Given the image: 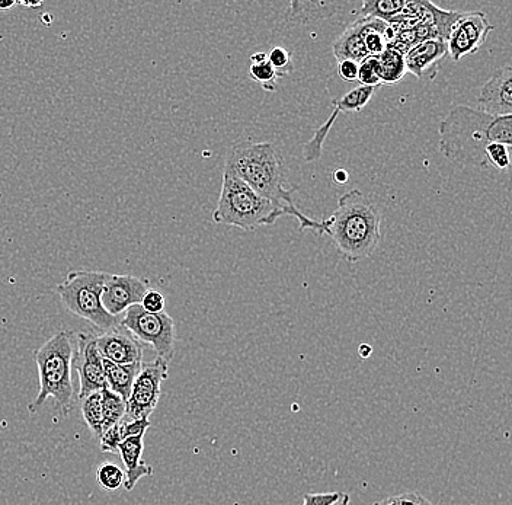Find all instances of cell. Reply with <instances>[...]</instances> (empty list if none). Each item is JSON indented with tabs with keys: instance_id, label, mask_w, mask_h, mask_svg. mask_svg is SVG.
I'll list each match as a JSON object with an SVG mask.
<instances>
[{
	"instance_id": "cell-1",
	"label": "cell",
	"mask_w": 512,
	"mask_h": 505,
	"mask_svg": "<svg viewBox=\"0 0 512 505\" xmlns=\"http://www.w3.org/2000/svg\"><path fill=\"white\" fill-rule=\"evenodd\" d=\"M224 169L248 184L256 194L271 201L284 216H293L299 222L300 232L312 229L319 233L320 220L310 219L294 204L293 194L299 188L286 187L284 158L272 143L239 140L230 147Z\"/></svg>"
},
{
	"instance_id": "cell-2",
	"label": "cell",
	"mask_w": 512,
	"mask_h": 505,
	"mask_svg": "<svg viewBox=\"0 0 512 505\" xmlns=\"http://www.w3.org/2000/svg\"><path fill=\"white\" fill-rule=\"evenodd\" d=\"M440 150L448 161L488 169L485 149L491 143L512 145V115H491L457 105L441 120Z\"/></svg>"
},
{
	"instance_id": "cell-3",
	"label": "cell",
	"mask_w": 512,
	"mask_h": 505,
	"mask_svg": "<svg viewBox=\"0 0 512 505\" xmlns=\"http://www.w3.org/2000/svg\"><path fill=\"white\" fill-rule=\"evenodd\" d=\"M382 214L360 190L342 194L332 216L320 220L319 235L332 239L350 264L370 258L382 241Z\"/></svg>"
},
{
	"instance_id": "cell-4",
	"label": "cell",
	"mask_w": 512,
	"mask_h": 505,
	"mask_svg": "<svg viewBox=\"0 0 512 505\" xmlns=\"http://www.w3.org/2000/svg\"><path fill=\"white\" fill-rule=\"evenodd\" d=\"M73 357L75 332L59 331L34 353L40 376V392L30 404V412H37L47 399L56 401L63 414H69L75 399L73 386Z\"/></svg>"
},
{
	"instance_id": "cell-5",
	"label": "cell",
	"mask_w": 512,
	"mask_h": 505,
	"mask_svg": "<svg viewBox=\"0 0 512 505\" xmlns=\"http://www.w3.org/2000/svg\"><path fill=\"white\" fill-rule=\"evenodd\" d=\"M280 217H284V213L271 201L256 194L235 174L223 169L222 191L213 213L214 223L252 232L261 226L274 225Z\"/></svg>"
},
{
	"instance_id": "cell-6",
	"label": "cell",
	"mask_w": 512,
	"mask_h": 505,
	"mask_svg": "<svg viewBox=\"0 0 512 505\" xmlns=\"http://www.w3.org/2000/svg\"><path fill=\"white\" fill-rule=\"evenodd\" d=\"M108 273L102 271L76 270L67 274L66 280L57 286V293L64 308L73 315L91 322L102 332L120 326L118 318L110 315L102 305V290Z\"/></svg>"
},
{
	"instance_id": "cell-7",
	"label": "cell",
	"mask_w": 512,
	"mask_h": 505,
	"mask_svg": "<svg viewBox=\"0 0 512 505\" xmlns=\"http://www.w3.org/2000/svg\"><path fill=\"white\" fill-rule=\"evenodd\" d=\"M121 328L130 332L139 343L152 345L159 359L169 363L175 353V322L166 312L149 313L140 305L124 312Z\"/></svg>"
},
{
	"instance_id": "cell-8",
	"label": "cell",
	"mask_w": 512,
	"mask_h": 505,
	"mask_svg": "<svg viewBox=\"0 0 512 505\" xmlns=\"http://www.w3.org/2000/svg\"><path fill=\"white\" fill-rule=\"evenodd\" d=\"M169 363L156 359L152 363L142 364L139 375L134 380L133 389L126 401L128 421L149 420L158 407L162 383L168 379Z\"/></svg>"
},
{
	"instance_id": "cell-9",
	"label": "cell",
	"mask_w": 512,
	"mask_h": 505,
	"mask_svg": "<svg viewBox=\"0 0 512 505\" xmlns=\"http://www.w3.org/2000/svg\"><path fill=\"white\" fill-rule=\"evenodd\" d=\"M96 335L88 332L75 334V357L73 370L79 373L78 399L82 401L92 393L107 388L105 382L104 363L96 348Z\"/></svg>"
},
{
	"instance_id": "cell-10",
	"label": "cell",
	"mask_w": 512,
	"mask_h": 505,
	"mask_svg": "<svg viewBox=\"0 0 512 505\" xmlns=\"http://www.w3.org/2000/svg\"><path fill=\"white\" fill-rule=\"evenodd\" d=\"M492 31H494V25L489 24V19L483 12L463 14L448 34L446 41L448 56L454 62H460L463 57L478 53Z\"/></svg>"
},
{
	"instance_id": "cell-11",
	"label": "cell",
	"mask_w": 512,
	"mask_h": 505,
	"mask_svg": "<svg viewBox=\"0 0 512 505\" xmlns=\"http://www.w3.org/2000/svg\"><path fill=\"white\" fill-rule=\"evenodd\" d=\"M149 289V281L144 278L108 274L102 290V305L110 315L118 318L131 306L140 305Z\"/></svg>"
},
{
	"instance_id": "cell-12",
	"label": "cell",
	"mask_w": 512,
	"mask_h": 505,
	"mask_svg": "<svg viewBox=\"0 0 512 505\" xmlns=\"http://www.w3.org/2000/svg\"><path fill=\"white\" fill-rule=\"evenodd\" d=\"M447 56L446 41L425 40L415 44L403 54L406 72L421 82H432L437 78L440 63Z\"/></svg>"
},
{
	"instance_id": "cell-13",
	"label": "cell",
	"mask_w": 512,
	"mask_h": 505,
	"mask_svg": "<svg viewBox=\"0 0 512 505\" xmlns=\"http://www.w3.org/2000/svg\"><path fill=\"white\" fill-rule=\"evenodd\" d=\"M96 348L102 359L115 364L143 363V347L126 329L117 326L96 335Z\"/></svg>"
},
{
	"instance_id": "cell-14",
	"label": "cell",
	"mask_w": 512,
	"mask_h": 505,
	"mask_svg": "<svg viewBox=\"0 0 512 505\" xmlns=\"http://www.w3.org/2000/svg\"><path fill=\"white\" fill-rule=\"evenodd\" d=\"M479 110L491 115H512V67L496 70L478 97Z\"/></svg>"
},
{
	"instance_id": "cell-15",
	"label": "cell",
	"mask_w": 512,
	"mask_h": 505,
	"mask_svg": "<svg viewBox=\"0 0 512 505\" xmlns=\"http://www.w3.org/2000/svg\"><path fill=\"white\" fill-rule=\"evenodd\" d=\"M144 450V434L139 436L128 437V439L121 441L118 446L121 460L126 466V481H124V488L127 491H133L134 487L139 484L140 479L144 476L153 475V468L147 465L143 460Z\"/></svg>"
},
{
	"instance_id": "cell-16",
	"label": "cell",
	"mask_w": 512,
	"mask_h": 505,
	"mask_svg": "<svg viewBox=\"0 0 512 505\" xmlns=\"http://www.w3.org/2000/svg\"><path fill=\"white\" fill-rule=\"evenodd\" d=\"M102 363H104L107 388L121 396L124 401H127L131 389H133L134 380L139 375L143 363L126 364V366H123V364H115L104 359H102Z\"/></svg>"
},
{
	"instance_id": "cell-17",
	"label": "cell",
	"mask_w": 512,
	"mask_h": 505,
	"mask_svg": "<svg viewBox=\"0 0 512 505\" xmlns=\"http://www.w3.org/2000/svg\"><path fill=\"white\" fill-rule=\"evenodd\" d=\"M332 51H334L335 59L338 62H341V60H352V62H357L360 65L363 60L370 57L366 46H364L357 21L336 38Z\"/></svg>"
},
{
	"instance_id": "cell-18",
	"label": "cell",
	"mask_w": 512,
	"mask_h": 505,
	"mask_svg": "<svg viewBox=\"0 0 512 505\" xmlns=\"http://www.w3.org/2000/svg\"><path fill=\"white\" fill-rule=\"evenodd\" d=\"M377 67L382 85H396L405 78L406 66L403 54L387 47L384 53L377 56Z\"/></svg>"
},
{
	"instance_id": "cell-19",
	"label": "cell",
	"mask_w": 512,
	"mask_h": 505,
	"mask_svg": "<svg viewBox=\"0 0 512 505\" xmlns=\"http://www.w3.org/2000/svg\"><path fill=\"white\" fill-rule=\"evenodd\" d=\"M101 395L102 428L107 431L115 425L123 423L124 417H126V401L108 388L102 389Z\"/></svg>"
},
{
	"instance_id": "cell-20",
	"label": "cell",
	"mask_w": 512,
	"mask_h": 505,
	"mask_svg": "<svg viewBox=\"0 0 512 505\" xmlns=\"http://www.w3.org/2000/svg\"><path fill=\"white\" fill-rule=\"evenodd\" d=\"M405 5V0H364L360 18L382 19L387 24L400 15Z\"/></svg>"
},
{
	"instance_id": "cell-21",
	"label": "cell",
	"mask_w": 512,
	"mask_h": 505,
	"mask_svg": "<svg viewBox=\"0 0 512 505\" xmlns=\"http://www.w3.org/2000/svg\"><path fill=\"white\" fill-rule=\"evenodd\" d=\"M376 89L371 88V86H357V88L347 92L344 97L334 99L332 105H334L335 110L339 111V114L358 113V111L366 108L368 102L374 97Z\"/></svg>"
},
{
	"instance_id": "cell-22",
	"label": "cell",
	"mask_w": 512,
	"mask_h": 505,
	"mask_svg": "<svg viewBox=\"0 0 512 505\" xmlns=\"http://www.w3.org/2000/svg\"><path fill=\"white\" fill-rule=\"evenodd\" d=\"M82 415L86 425L96 439H101L104 428H102V395L101 392L92 393L82 399Z\"/></svg>"
},
{
	"instance_id": "cell-23",
	"label": "cell",
	"mask_w": 512,
	"mask_h": 505,
	"mask_svg": "<svg viewBox=\"0 0 512 505\" xmlns=\"http://www.w3.org/2000/svg\"><path fill=\"white\" fill-rule=\"evenodd\" d=\"M124 481H126V473L115 463L105 462L96 469V482L104 491L115 492L124 487Z\"/></svg>"
},
{
	"instance_id": "cell-24",
	"label": "cell",
	"mask_w": 512,
	"mask_h": 505,
	"mask_svg": "<svg viewBox=\"0 0 512 505\" xmlns=\"http://www.w3.org/2000/svg\"><path fill=\"white\" fill-rule=\"evenodd\" d=\"M339 111L334 110V113L331 114L329 120L326 121L325 124L319 127L316 130L315 136L310 142H307L306 145L303 146V156L304 161L313 162L318 161L320 156L323 153V143H325L326 136H328L329 131H331V127L334 126L336 117H338Z\"/></svg>"
},
{
	"instance_id": "cell-25",
	"label": "cell",
	"mask_w": 512,
	"mask_h": 505,
	"mask_svg": "<svg viewBox=\"0 0 512 505\" xmlns=\"http://www.w3.org/2000/svg\"><path fill=\"white\" fill-rule=\"evenodd\" d=\"M249 75L256 83L262 86L267 92H274L277 89L278 75L272 69L268 59L261 60V62L252 63L249 69Z\"/></svg>"
},
{
	"instance_id": "cell-26",
	"label": "cell",
	"mask_w": 512,
	"mask_h": 505,
	"mask_svg": "<svg viewBox=\"0 0 512 505\" xmlns=\"http://www.w3.org/2000/svg\"><path fill=\"white\" fill-rule=\"evenodd\" d=\"M510 146L501 143H491L485 149V161L488 168H495L498 171H507L510 168Z\"/></svg>"
},
{
	"instance_id": "cell-27",
	"label": "cell",
	"mask_w": 512,
	"mask_h": 505,
	"mask_svg": "<svg viewBox=\"0 0 512 505\" xmlns=\"http://www.w3.org/2000/svg\"><path fill=\"white\" fill-rule=\"evenodd\" d=\"M267 59L272 69L277 73L278 78H284L294 70L293 57H291L290 51L284 49V47H274L267 54Z\"/></svg>"
},
{
	"instance_id": "cell-28",
	"label": "cell",
	"mask_w": 512,
	"mask_h": 505,
	"mask_svg": "<svg viewBox=\"0 0 512 505\" xmlns=\"http://www.w3.org/2000/svg\"><path fill=\"white\" fill-rule=\"evenodd\" d=\"M361 86H371V88H380L379 67H377V57H367L366 60L358 65V79Z\"/></svg>"
},
{
	"instance_id": "cell-29",
	"label": "cell",
	"mask_w": 512,
	"mask_h": 505,
	"mask_svg": "<svg viewBox=\"0 0 512 505\" xmlns=\"http://www.w3.org/2000/svg\"><path fill=\"white\" fill-rule=\"evenodd\" d=\"M347 492H322V494L304 495L303 505H350Z\"/></svg>"
},
{
	"instance_id": "cell-30",
	"label": "cell",
	"mask_w": 512,
	"mask_h": 505,
	"mask_svg": "<svg viewBox=\"0 0 512 505\" xmlns=\"http://www.w3.org/2000/svg\"><path fill=\"white\" fill-rule=\"evenodd\" d=\"M165 305V296H163L159 290L155 289L147 290L146 294H144L142 303H140V306L149 313L165 312Z\"/></svg>"
},
{
	"instance_id": "cell-31",
	"label": "cell",
	"mask_w": 512,
	"mask_h": 505,
	"mask_svg": "<svg viewBox=\"0 0 512 505\" xmlns=\"http://www.w3.org/2000/svg\"><path fill=\"white\" fill-rule=\"evenodd\" d=\"M99 441H101L102 452H118V446H120L121 441H123L120 434V424L115 425V427L110 428V430L104 431Z\"/></svg>"
},
{
	"instance_id": "cell-32",
	"label": "cell",
	"mask_w": 512,
	"mask_h": 505,
	"mask_svg": "<svg viewBox=\"0 0 512 505\" xmlns=\"http://www.w3.org/2000/svg\"><path fill=\"white\" fill-rule=\"evenodd\" d=\"M149 428V420L123 421V423L120 424L121 439L126 440L128 437L146 434V431L149 430Z\"/></svg>"
},
{
	"instance_id": "cell-33",
	"label": "cell",
	"mask_w": 512,
	"mask_h": 505,
	"mask_svg": "<svg viewBox=\"0 0 512 505\" xmlns=\"http://www.w3.org/2000/svg\"><path fill=\"white\" fill-rule=\"evenodd\" d=\"M338 75L342 81L357 82L358 63L352 62V60H341L338 62Z\"/></svg>"
},
{
	"instance_id": "cell-34",
	"label": "cell",
	"mask_w": 512,
	"mask_h": 505,
	"mask_svg": "<svg viewBox=\"0 0 512 505\" xmlns=\"http://www.w3.org/2000/svg\"><path fill=\"white\" fill-rule=\"evenodd\" d=\"M396 503H398V505H432L427 498L422 497V495L414 491L398 495V497H396Z\"/></svg>"
},
{
	"instance_id": "cell-35",
	"label": "cell",
	"mask_w": 512,
	"mask_h": 505,
	"mask_svg": "<svg viewBox=\"0 0 512 505\" xmlns=\"http://www.w3.org/2000/svg\"><path fill=\"white\" fill-rule=\"evenodd\" d=\"M348 180H350V174H348L345 169H336L334 172V181L336 184H347Z\"/></svg>"
},
{
	"instance_id": "cell-36",
	"label": "cell",
	"mask_w": 512,
	"mask_h": 505,
	"mask_svg": "<svg viewBox=\"0 0 512 505\" xmlns=\"http://www.w3.org/2000/svg\"><path fill=\"white\" fill-rule=\"evenodd\" d=\"M358 353H360L361 357H364V359H367V357H370V354L373 353V350H371L370 345L363 344V345H360V348H358Z\"/></svg>"
},
{
	"instance_id": "cell-37",
	"label": "cell",
	"mask_w": 512,
	"mask_h": 505,
	"mask_svg": "<svg viewBox=\"0 0 512 505\" xmlns=\"http://www.w3.org/2000/svg\"><path fill=\"white\" fill-rule=\"evenodd\" d=\"M16 5H18L16 2H0V11H9V9L15 8Z\"/></svg>"
},
{
	"instance_id": "cell-38",
	"label": "cell",
	"mask_w": 512,
	"mask_h": 505,
	"mask_svg": "<svg viewBox=\"0 0 512 505\" xmlns=\"http://www.w3.org/2000/svg\"><path fill=\"white\" fill-rule=\"evenodd\" d=\"M267 59V53H255L251 56V62H261V60Z\"/></svg>"
},
{
	"instance_id": "cell-39",
	"label": "cell",
	"mask_w": 512,
	"mask_h": 505,
	"mask_svg": "<svg viewBox=\"0 0 512 505\" xmlns=\"http://www.w3.org/2000/svg\"><path fill=\"white\" fill-rule=\"evenodd\" d=\"M374 505H398V503H396V497H389L384 498V500L379 501V503H376Z\"/></svg>"
},
{
	"instance_id": "cell-40",
	"label": "cell",
	"mask_w": 512,
	"mask_h": 505,
	"mask_svg": "<svg viewBox=\"0 0 512 505\" xmlns=\"http://www.w3.org/2000/svg\"><path fill=\"white\" fill-rule=\"evenodd\" d=\"M18 5L27 6V8H38V6L43 5V2H37V3H25V2H16Z\"/></svg>"
}]
</instances>
